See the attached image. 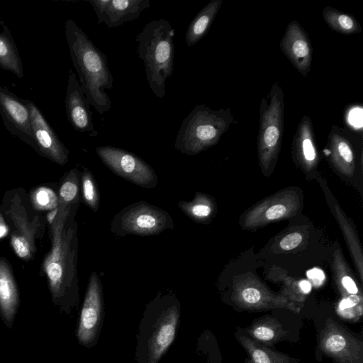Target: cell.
Returning a JSON list of instances; mask_svg holds the SVG:
<instances>
[{"label":"cell","instance_id":"cell-24","mask_svg":"<svg viewBox=\"0 0 363 363\" xmlns=\"http://www.w3.org/2000/svg\"><path fill=\"white\" fill-rule=\"evenodd\" d=\"M179 208L190 218L203 221L210 217L213 211L211 201L203 194H197L191 201H180Z\"/></svg>","mask_w":363,"mask_h":363},{"label":"cell","instance_id":"cell-35","mask_svg":"<svg viewBox=\"0 0 363 363\" xmlns=\"http://www.w3.org/2000/svg\"><path fill=\"white\" fill-rule=\"evenodd\" d=\"M299 286L302 291L305 294H308L311 290V284L306 280H303L299 283Z\"/></svg>","mask_w":363,"mask_h":363},{"label":"cell","instance_id":"cell-30","mask_svg":"<svg viewBox=\"0 0 363 363\" xmlns=\"http://www.w3.org/2000/svg\"><path fill=\"white\" fill-rule=\"evenodd\" d=\"M274 331L267 327L261 326L254 330V335L260 340L268 341L273 338Z\"/></svg>","mask_w":363,"mask_h":363},{"label":"cell","instance_id":"cell-32","mask_svg":"<svg viewBox=\"0 0 363 363\" xmlns=\"http://www.w3.org/2000/svg\"><path fill=\"white\" fill-rule=\"evenodd\" d=\"M307 277L314 280V282L320 284L325 279V274L320 269H313L307 272Z\"/></svg>","mask_w":363,"mask_h":363},{"label":"cell","instance_id":"cell-33","mask_svg":"<svg viewBox=\"0 0 363 363\" xmlns=\"http://www.w3.org/2000/svg\"><path fill=\"white\" fill-rule=\"evenodd\" d=\"M255 363H271L267 354L261 350H255L252 353Z\"/></svg>","mask_w":363,"mask_h":363},{"label":"cell","instance_id":"cell-7","mask_svg":"<svg viewBox=\"0 0 363 363\" xmlns=\"http://www.w3.org/2000/svg\"><path fill=\"white\" fill-rule=\"evenodd\" d=\"M172 220L162 208L140 201L132 204L114 218L111 230L117 235H157L172 228Z\"/></svg>","mask_w":363,"mask_h":363},{"label":"cell","instance_id":"cell-19","mask_svg":"<svg viewBox=\"0 0 363 363\" xmlns=\"http://www.w3.org/2000/svg\"><path fill=\"white\" fill-rule=\"evenodd\" d=\"M222 2V0H211L192 19L185 35L187 46L196 45L207 33Z\"/></svg>","mask_w":363,"mask_h":363},{"label":"cell","instance_id":"cell-23","mask_svg":"<svg viewBox=\"0 0 363 363\" xmlns=\"http://www.w3.org/2000/svg\"><path fill=\"white\" fill-rule=\"evenodd\" d=\"M79 172L77 168L68 172L62 180L58 194V206H69L79 201Z\"/></svg>","mask_w":363,"mask_h":363},{"label":"cell","instance_id":"cell-1","mask_svg":"<svg viewBox=\"0 0 363 363\" xmlns=\"http://www.w3.org/2000/svg\"><path fill=\"white\" fill-rule=\"evenodd\" d=\"M76 204L57 206L54 209L50 220L51 249L45 256L41 268L52 302L62 308L77 279V224L73 219Z\"/></svg>","mask_w":363,"mask_h":363},{"label":"cell","instance_id":"cell-27","mask_svg":"<svg viewBox=\"0 0 363 363\" xmlns=\"http://www.w3.org/2000/svg\"><path fill=\"white\" fill-rule=\"evenodd\" d=\"M302 235L298 233H292L286 235L279 243V246L284 250H291L300 245Z\"/></svg>","mask_w":363,"mask_h":363},{"label":"cell","instance_id":"cell-16","mask_svg":"<svg viewBox=\"0 0 363 363\" xmlns=\"http://www.w3.org/2000/svg\"><path fill=\"white\" fill-rule=\"evenodd\" d=\"M19 303L18 290L8 260L0 257V314L9 328H12Z\"/></svg>","mask_w":363,"mask_h":363},{"label":"cell","instance_id":"cell-13","mask_svg":"<svg viewBox=\"0 0 363 363\" xmlns=\"http://www.w3.org/2000/svg\"><path fill=\"white\" fill-rule=\"evenodd\" d=\"M280 48L298 72L306 77L311 70L313 49L307 33L297 21L288 24Z\"/></svg>","mask_w":363,"mask_h":363},{"label":"cell","instance_id":"cell-25","mask_svg":"<svg viewBox=\"0 0 363 363\" xmlns=\"http://www.w3.org/2000/svg\"><path fill=\"white\" fill-rule=\"evenodd\" d=\"M82 192L84 203L94 212L99 207V194L91 172L84 168L82 175Z\"/></svg>","mask_w":363,"mask_h":363},{"label":"cell","instance_id":"cell-31","mask_svg":"<svg viewBox=\"0 0 363 363\" xmlns=\"http://www.w3.org/2000/svg\"><path fill=\"white\" fill-rule=\"evenodd\" d=\"M342 284L345 289L352 294H356L358 292V289L352 278L345 276L342 279Z\"/></svg>","mask_w":363,"mask_h":363},{"label":"cell","instance_id":"cell-14","mask_svg":"<svg viewBox=\"0 0 363 363\" xmlns=\"http://www.w3.org/2000/svg\"><path fill=\"white\" fill-rule=\"evenodd\" d=\"M101 306V283L94 272L89 277L77 329V335L80 343L86 345L95 338L100 323Z\"/></svg>","mask_w":363,"mask_h":363},{"label":"cell","instance_id":"cell-12","mask_svg":"<svg viewBox=\"0 0 363 363\" xmlns=\"http://www.w3.org/2000/svg\"><path fill=\"white\" fill-rule=\"evenodd\" d=\"M98 23L108 28H117L138 18L141 13L150 7V0H90Z\"/></svg>","mask_w":363,"mask_h":363},{"label":"cell","instance_id":"cell-26","mask_svg":"<svg viewBox=\"0 0 363 363\" xmlns=\"http://www.w3.org/2000/svg\"><path fill=\"white\" fill-rule=\"evenodd\" d=\"M30 199L33 208L38 211L52 210L58 206V196L47 187H40L33 191Z\"/></svg>","mask_w":363,"mask_h":363},{"label":"cell","instance_id":"cell-3","mask_svg":"<svg viewBox=\"0 0 363 363\" xmlns=\"http://www.w3.org/2000/svg\"><path fill=\"white\" fill-rule=\"evenodd\" d=\"M175 30L163 18L147 23L136 38L139 58L143 61L146 80L158 98L166 94V82L172 74Z\"/></svg>","mask_w":363,"mask_h":363},{"label":"cell","instance_id":"cell-10","mask_svg":"<svg viewBox=\"0 0 363 363\" xmlns=\"http://www.w3.org/2000/svg\"><path fill=\"white\" fill-rule=\"evenodd\" d=\"M30 114V123L35 150L41 156L63 166L69 159V150L34 102L26 99Z\"/></svg>","mask_w":363,"mask_h":363},{"label":"cell","instance_id":"cell-15","mask_svg":"<svg viewBox=\"0 0 363 363\" xmlns=\"http://www.w3.org/2000/svg\"><path fill=\"white\" fill-rule=\"evenodd\" d=\"M179 320L177 308L168 309L160 319L148 344L147 363H157L172 343Z\"/></svg>","mask_w":363,"mask_h":363},{"label":"cell","instance_id":"cell-2","mask_svg":"<svg viewBox=\"0 0 363 363\" xmlns=\"http://www.w3.org/2000/svg\"><path fill=\"white\" fill-rule=\"evenodd\" d=\"M65 28L70 57L86 100L98 113L104 114L111 107L106 90L111 89L113 82L107 57L74 21L67 20Z\"/></svg>","mask_w":363,"mask_h":363},{"label":"cell","instance_id":"cell-11","mask_svg":"<svg viewBox=\"0 0 363 363\" xmlns=\"http://www.w3.org/2000/svg\"><path fill=\"white\" fill-rule=\"evenodd\" d=\"M66 115L71 125L80 133L96 136L92 113L76 74L69 69L65 96Z\"/></svg>","mask_w":363,"mask_h":363},{"label":"cell","instance_id":"cell-4","mask_svg":"<svg viewBox=\"0 0 363 363\" xmlns=\"http://www.w3.org/2000/svg\"><path fill=\"white\" fill-rule=\"evenodd\" d=\"M0 212L9 231V241L15 255L28 262L36 252V241L43 235L46 218L34 212L24 189L8 191L3 197Z\"/></svg>","mask_w":363,"mask_h":363},{"label":"cell","instance_id":"cell-9","mask_svg":"<svg viewBox=\"0 0 363 363\" xmlns=\"http://www.w3.org/2000/svg\"><path fill=\"white\" fill-rule=\"evenodd\" d=\"M0 115L9 132L35 148L26 99H22L9 89L0 86Z\"/></svg>","mask_w":363,"mask_h":363},{"label":"cell","instance_id":"cell-8","mask_svg":"<svg viewBox=\"0 0 363 363\" xmlns=\"http://www.w3.org/2000/svg\"><path fill=\"white\" fill-rule=\"evenodd\" d=\"M96 152L103 163L121 177L145 188L157 185L152 168L135 154L108 145L97 147Z\"/></svg>","mask_w":363,"mask_h":363},{"label":"cell","instance_id":"cell-18","mask_svg":"<svg viewBox=\"0 0 363 363\" xmlns=\"http://www.w3.org/2000/svg\"><path fill=\"white\" fill-rule=\"evenodd\" d=\"M328 152L335 165L343 172H351L354 167V154L347 139L338 127L333 125L328 135Z\"/></svg>","mask_w":363,"mask_h":363},{"label":"cell","instance_id":"cell-20","mask_svg":"<svg viewBox=\"0 0 363 363\" xmlns=\"http://www.w3.org/2000/svg\"><path fill=\"white\" fill-rule=\"evenodd\" d=\"M0 24L3 28L0 32V67L21 79L23 77V63L17 45L6 23L0 21Z\"/></svg>","mask_w":363,"mask_h":363},{"label":"cell","instance_id":"cell-6","mask_svg":"<svg viewBox=\"0 0 363 363\" xmlns=\"http://www.w3.org/2000/svg\"><path fill=\"white\" fill-rule=\"evenodd\" d=\"M284 96L282 87L274 83L267 96L261 100L257 145L260 164L264 168L274 162L279 151L284 128Z\"/></svg>","mask_w":363,"mask_h":363},{"label":"cell","instance_id":"cell-29","mask_svg":"<svg viewBox=\"0 0 363 363\" xmlns=\"http://www.w3.org/2000/svg\"><path fill=\"white\" fill-rule=\"evenodd\" d=\"M242 298L245 301L249 303H255L261 298L260 292L255 288H246L242 291Z\"/></svg>","mask_w":363,"mask_h":363},{"label":"cell","instance_id":"cell-28","mask_svg":"<svg viewBox=\"0 0 363 363\" xmlns=\"http://www.w3.org/2000/svg\"><path fill=\"white\" fill-rule=\"evenodd\" d=\"M345 345L346 340L340 335H333L325 342V347L330 352H340Z\"/></svg>","mask_w":363,"mask_h":363},{"label":"cell","instance_id":"cell-5","mask_svg":"<svg viewBox=\"0 0 363 363\" xmlns=\"http://www.w3.org/2000/svg\"><path fill=\"white\" fill-rule=\"evenodd\" d=\"M233 121L229 108L213 110L197 105L183 120L174 147L182 154L197 155L218 143Z\"/></svg>","mask_w":363,"mask_h":363},{"label":"cell","instance_id":"cell-34","mask_svg":"<svg viewBox=\"0 0 363 363\" xmlns=\"http://www.w3.org/2000/svg\"><path fill=\"white\" fill-rule=\"evenodd\" d=\"M359 301V298L356 296H352L347 298L343 299L339 306L340 310H345L354 306Z\"/></svg>","mask_w":363,"mask_h":363},{"label":"cell","instance_id":"cell-21","mask_svg":"<svg viewBox=\"0 0 363 363\" xmlns=\"http://www.w3.org/2000/svg\"><path fill=\"white\" fill-rule=\"evenodd\" d=\"M322 16L327 25L333 30L344 35L359 33L362 27L357 19L347 13L326 6L322 11Z\"/></svg>","mask_w":363,"mask_h":363},{"label":"cell","instance_id":"cell-17","mask_svg":"<svg viewBox=\"0 0 363 363\" xmlns=\"http://www.w3.org/2000/svg\"><path fill=\"white\" fill-rule=\"evenodd\" d=\"M293 147L296 157L306 165H312L317 160L315 135L312 121L303 116L298 125L294 137Z\"/></svg>","mask_w":363,"mask_h":363},{"label":"cell","instance_id":"cell-22","mask_svg":"<svg viewBox=\"0 0 363 363\" xmlns=\"http://www.w3.org/2000/svg\"><path fill=\"white\" fill-rule=\"evenodd\" d=\"M293 205H289V201H284L282 200H276L269 204L267 207L262 206V211L257 210L252 211L249 223L254 225H260L272 220H275L284 218L292 210ZM248 224V225H250Z\"/></svg>","mask_w":363,"mask_h":363}]
</instances>
